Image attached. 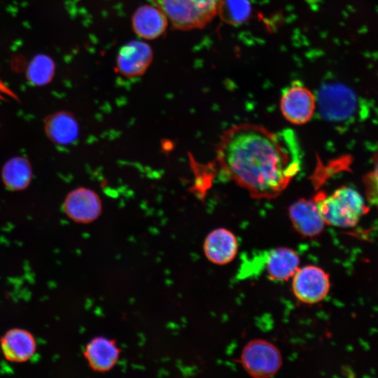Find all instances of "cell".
<instances>
[{"label":"cell","instance_id":"4","mask_svg":"<svg viewBox=\"0 0 378 378\" xmlns=\"http://www.w3.org/2000/svg\"><path fill=\"white\" fill-rule=\"evenodd\" d=\"M240 363L244 370L255 378H267L275 375L283 363L279 348L265 339H253L243 347Z\"/></svg>","mask_w":378,"mask_h":378},{"label":"cell","instance_id":"11","mask_svg":"<svg viewBox=\"0 0 378 378\" xmlns=\"http://www.w3.org/2000/svg\"><path fill=\"white\" fill-rule=\"evenodd\" d=\"M239 249L235 234L230 230L219 227L210 232L203 244L206 258L212 263L224 265L231 262Z\"/></svg>","mask_w":378,"mask_h":378},{"label":"cell","instance_id":"12","mask_svg":"<svg viewBox=\"0 0 378 378\" xmlns=\"http://www.w3.org/2000/svg\"><path fill=\"white\" fill-rule=\"evenodd\" d=\"M44 132L53 144L67 146L75 142L79 134V125L73 113L67 111H59L46 117Z\"/></svg>","mask_w":378,"mask_h":378},{"label":"cell","instance_id":"3","mask_svg":"<svg viewBox=\"0 0 378 378\" xmlns=\"http://www.w3.org/2000/svg\"><path fill=\"white\" fill-rule=\"evenodd\" d=\"M167 17L172 28L202 29L218 15L222 0H148Z\"/></svg>","mask_w":378,"mask_h":378},{"label":"cell","instance_id":"1","mask_svg":"<svg viewBox=\"0 0 378 378\" xmlns=\"http://www.w3.org/2000/svg\"><path fill=\"white\" fill-rule=\"evenodd\" d=\"M216 158L225 175L255 199L279 195L301 164L291 131L276 132L251 123L225 130L216 147Z\"/></svg>","mask_w":378,"mask_h":378},{"label":"cell","instance_id":"5","mask_svg":"<svg viewBox=\"0 0 378 378\" xmlns=\"http://www.w3.org/2000/svg\"><path fill=\"white\" fill-rule=\"evenodd\" d=\"M292 279L293 293L304 304H314L323 301L330 290L329 274L316 265L299 267Z\"/></svg>","mask_w":378,"mask_h":378},{"label":"cell","instance_id":"9","mask_svg":"<svg viewBox=\"0 0 378 378\" xmlns=\"http://www.w3.org/2000/svg\"><path fill=\"white\" fill-rule=\"evenodd\" d=\"M288 215L293 228L304 237L318 236L326 225L314 198L295 201L290 206Z\"/></svg>","mask_w":378,"mask_h":378},{"label":"cell","instance_id":"18","mask_svg":"<svg viewBox=\"0 0 378 378\" xmlns=\"http://www.w3.org/2000/svg\"><path fill=\"white\" fill-rule=\"evenodd\" d=\"M55 71L53 60L46 55H38L30 62L27 70V78L33 85L43 86L52 80Z\"/></svg>","mask_w":378,"mask_h":378},{"label":"cell","instance_id":"21","mask_svg":"<svg viewBox=\"0 0 378 378\" xmlns=\"http://www.w3.org/2000/svg\"><path fill=\"white\" fill-rule=\"evenodd\" d=\"M8 99L16 100L18 97L15 92L0 78V100H7Z\"/></svg>","mask_w":378,"mask_h":378},{"label":"cell","instance_id":"16","mask_svg":"<svg viewBox=\"0 0 378 378\" xmlns=\"http://www.w3.org/2000/svg\"><path fill=\"white\" fill-rule=\"evenodd\" d=\"M300 263V256L294 249L286 246L274 248L266 256L267 276L272 281H288L298 270Z\"/></svg>","mask_w":378,"mask_h":378},{"label":"cell","instance_id":"20","mask_svg":"<svg viewBox=\"0 0 378 378\" xmlns=\"http://www.w3.org/2000/svg\"><path fill=\"white\" fill-rule=\"evenodd\" d=\"M363 183L368 203L378 209V148L372 158V169L364 176Z\"/></svg>","mask_w":378,"mask_h":378},{"label":"cell","instance_id":"6","mask_svg":"<svg viewBox=\"0 0 378 378\" xmlns=\"http://www.w3.org/2000/svg\"><path fill=\"white\" fill-rule=\"evenodd\" d=\"M317 101L314 93L299 82H294L282 92L280 109L290 123L302 125L314 114Z\"/></svg>","mask_w":378,"mask_h":378},{"label":"cell","instance_id":"13","mask_svg":"<svg viewBox=\"0 0 378 378\" xmlns=\"http://www.w3.org/2000/svg\"><path fill=\"white\" fill-rule=\"evenodd\" d=\"M120 349L115 342L98 336L90 340L84 349V356L93 370L104 372L111 370L120 356Z\"/></svg>","mask_w":378,"mask_h":378},{"label":"cell","instance_id":"15","mask_svg":"<svg viewBox=\"0 0 378 378\" xmlns=\"http://www.w3.org/2000/svg\"><path fill=\"white\" fill-rule=\"evenodd\" d=\"M132 24L136 35L151 40L163 35L168 26V20L156 6L144 5L134 12Z\"/></svg>","mask_w":378,"mask_h":378},{"label":"cell","instance_id":"7","mask_svg":"<svg viewBox=\"0 0 378 378\" xmlns=\"http://www.w3.org/2000/svg\"><path fill=\"white\" fill-rule=\"evenodd\" d=\"M62 207L71 220L87 224L95 220L100 216L102 204L99 196L94 190L80 187L66 195Z\"/></svg>","mask_w":378,"mask_h":378},{"label":"cell","instance_id":"8","mask_svg":"<svg viewBox=\"0 0 378 378\" xmlns=\"http://www.w3.org/2000/svg\"><path fill=\"white\" fill-rule=\"evenodd\" d=\"M153 57V50L148 43L139 40L130 41L118 51L116 71L128 78L139 77L148 69Z\"/></svg>","mask_w":378,"mask_h":378},{"label":"cell","instance_id":"19","mask_svg":"<svg viewBox=\"0 0 378 378\" xmlns=\"http://www.w3.org/2000/svg\"><path fill=\"white\" fill-rule=\"evenodd\" d=\"M250 10L247 0H222L218 15L228 23L239 24L248 18Z\"/></svg>","mask_w":378,"mask_h":378},{"label":"cell","instance_id":"17","mask_svg":"<svg viewBox=\"0 0 378 378\" xmlns=\"http://www.w3.org/2000/svg\"><path fill=\"white\" fill-rule=\"evenodd\" d=\"M5 188L10 191H22L29 186L33 178L30 161L24 156H15L4 164L1 172Z\"/></svg>","mask_w":378,"mask_h":378},{"label":"cell","instance_id":"2","mask_svg":"<svg viewBox=\"0 0 378 378\" xmlns=\"http://www.w3.org/2000/svg\"><path fill=\"white\" fill-rule=\"evenodd\" d=\"M314 200L326 224L334 227H354L369 210L362 195L348 186L328 195L319 193Z\"/></svg>","mask_w":378,"mask_h":378},{"label":"cell","instance_id":"10","mask_svg":"<svg viewBox=\"0 0 378 378\" xmlns=\"http://www.w3.org/2000/svg\"><path fill=\"white\" fill-rule=\"evenodd\" d=\"M318 98L321 114L327 120L344 119L354 111L355 98L344 87L327 86L322 90Z\"/></svg>","mask_w":378,"mask_h":378},{"label":"cell","instance_id":"14","mask_svg":"<svg viewBox=\"0 0 378 378\" xmlns=\"http://www.w3.org/2000/svg\"><path fill=\"white\" fill-rule=\"evenodd\" d=\"M0 346L5 358L15 363L29 360L36 349L32 334L21 328H13L6 332L1 339Z\"/></svg>","mask_w":378,"mask_h":378}]
</instances>
